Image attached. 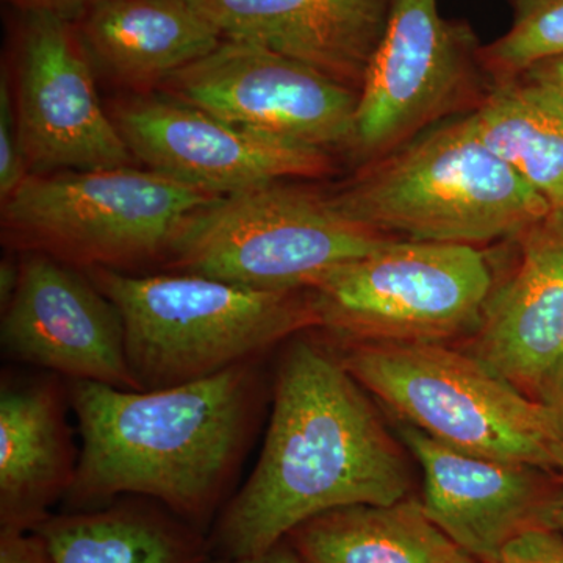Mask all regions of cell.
<instances>
[{
    "label": "cell",
    "instance_id": "cell-29",
    "mask_svg": "<svg viewBox=\"0 0 563 563\" xmlns=\"http://www.w3.org/2000/svg\"><path fill=\"white\" fill-rule=\"evenodd\" d=\"M211 563H303L299 554L292 550L287 539L274 544L261 554L250 555V558L232 559V561H213Z\"/></svg>",
    "mask_w": 563,
    "mask_h": 563
},
{
    "label": "cell",
    "instance_id": "cell-26",
    "mask_svg": "<svg viewBox=\"0 0 563 563\" xmlns=\"http://www.w3.org/2000/svg\"><path fill=\"white\" fill-rule=\"evenodd\" d=\"M22 14H47L58 20L70 22L80 21L88 11L103 0H5Z\"/></svg>",
    "mask_w": 563,
    "mask_h": 563
},
{
    "label": "cell",
    "instance_id": "cell-17",
    "mask_svg": "<svg viewBox=\"0 0 563 563\" xmlns=\"http://www.w3.org/2000/svg\"><path fill=\"white\" fill-rule=\"evenodd\" d=\"M69 385L57 374L0 387V529L35 531L65 499L79 466L68 422Z\"/></svg>",
    "mask_w": 563,
    "mask_h": 563
},
{
    "label": "cell",
    "instance_id": "cell-7",
    "mask_svg": "<svg viewBox=\"0 0 563 563\" xmlns=\"http://www.w3.org/2000/svg\"><path fill=\"white\" fill-rule=\"evenodd\" d=\"M388 240L344 217L329 196L282 180L203 207L163 261L252 290L302 291Z\"/></svg>",
    "mask_w": 563,
    "mask_h": 563
},
{
    "label": "cell",
    "instance_id": "cell-3",
    "mask_svg": "<svg viewBox=\"0 0 563 563\" xmlns=\"http://www.w3.org/2000/svg\"><path fill=\"white\" fill-rule=\"evenodd\" d=\"M329 198L344 217L385 236L473 246L517 240L553 213L484 143L473 113L366 162Z\"/></svg>",
    "mask_w": 563,
    "mask_h": 563
},
{
    "label": "cell",
    "instance_id": "cell-8",
    "mask_svg": "<svg viewBox=\"0 0 563 563\" xmlns=\"http://www.w3.org/2000/svg\"><path fill=\"white\" fill-rule=\"evenodd\" d=\"M495 284L473 244L391 239L310 291L320 329L366 343H444L476 332Z\"/></svg>",
    "mask_w": 563,
    "mask_h": 563
},
{
    "label": "cell",
    "instance_id": "cell-6",
    "mask_svg": "<svg viewBox=\"0 0 563 563\" xmlns=\"http://www.w3.org/2000/svg\"><path fill=\"white\" fill-rule=\"evenodd\" d=\"M220 198L131 165L32 173L2 202V224L25 252L122 272L165 258L185 222Z\"/></svg>",
    "mask_w": 563,
    "mask_h": 563
},
{
    "label": "cell",
    "instance_id": "cell-9",
    "mask_svg": "<svg viewBox=\"0 0 563 563\" xmlns=\"http://www.w3.org/2000/svg\"><path fill=\"white\" fill-rule=\"evenodd\" d=\"M472 27L437 0H398L358 91L354 150L384 157L437 124L473 113L493 85Z\"/></svg>",
    "mask_w": 563,
    "mask_h": 563
},
{
    "label": "cell",
    "instance_id": "cell-21",
    "mask_svg": "<svg viewBox=\"0 0 563 563\" xmlns=\"http://www.w3.org/2000/svg\"><path fill=\"white\" fill-rule=\"evenodd\" d=\"M473 118L484 143L563 214V95L518 77L493 85Z\"/></svg>",
    "mask_w": 563,
    "mask_h": 563
},
{
    "label": "cell",
    "instance_id": "cell-13",
    "mask_svg": "<svg viewBox=\"0 0 563 563\" xmlns=\"http://www.w3.org/2000/svg\"><path fill=\"white\" fill-rule=\"evenodd\" d=\"M0 343L10 361L70 383L140 390L129 365L117 306L79 268L25 252L16 288L2 309Z\"/></svg>",
    "mask_w": 563,
    "mask_h": 563
},
{
    "label": "cell",
    "instance_id": "cell-27",
    "mask_svg": "<svg viewBox=\"0 0 563 563\" xmlns=\"http://www.w3.org/2000/svg\"><path fill=\"white\" fill-rule=\"evenodd\" d=\"M540 401L550 407L563 431V358L544 377L537 390Z\"/></svg>",
    "mask_w": 563,
    "mask_h": 563
},
{
    "label": "cell",
    "instance_id": "cell-28",
    "mask_svg": "<svg viewBox=\"0 0 563 563\" xmlns=\"http://www.w3.org/2000/svg\"><path fill=\"white\" fill-rule=\"evenodd\" d=\"M521 77L553 88L563 95V55L536 63Z\"/></svg>",
    "mask_w": 563,
    "mask_h": 563
},
{
    "label": "cell",
    "instance_id": "cell-30",
    "mask_svg": "<svg viewBox=\"0 0 563 563\" xmlns=\"http://www.w3.org/2000/svg\"><path fill=\"white\" fill-rule=\"evenodd\" d=\"M551 523H553V528L558 529L563 536V484L561 485V490H559L558 499H555Z\"/></svg>",
    "mask_w": 563,
    "mask_h": 563
},
{
    "label": "cell",
    "instance_id": "cell-5",
    "mask_svg": "<svg viewBox=\"0 0 563 563\" xmlns=\"http://www.w3.org/2000/svg\"><path fill=\"white\" fill-rule=\"evenodd\" d=\"M336 342L344 368L398 420L463 453L563 473L553 410L473 352L444 343Z\"/></svg>",
    "mask_w": 563,
    "mask_h": 563
},
{
    "label": "cell",
    "instance_id": "cell-20",
    "mask_svg": "<svg viewBox=\"0 0 563 563\" xmlns=\"http://www.w3.org/2000/svg\"><path fill=\"white\" fill-rule=\"evenodd\" d=\"M287 540L303 563H455L462 555L413 496L329 510L292 529Z\"/></svg>",
    "mask_w": 563,
    "mask_h": 563
},
{
    "label": "cell",
    "instance_id": "cell-2",
    "mask_svg": "<svg viewBox=\"0 0 563 563\" xmlns=\"http://www.w3.org/2000/svg\"><path fill=\"white\" fill-rule=\"evenodd\" d=\"M257 363L163 390L69 383L81 446L66 503L90 510L139 496L209 533L257 428Z\"/></svg>",
    "mask_w": 563,
    "mask_h": 563
},
{
    "label": "cell",
    "instance_id": "cell-22",
    "mask_svg": "<svg viewBox=\"0 0 563 563\" xmlns=\"http://www.w3.org/2000/svg\"><path fill=\"white\" fill-rule=\"evenodd\" d=\"M563 55V0H514V22L481 47L493 84L518 79L536 63Z\"/></svg>",
    "mask_w": 563,
    "mask_h": 563
},
{
    "label": "cell",
    "instance_id": "cell-31",
    "mask_svg": "<svg viewBox=\"0 0 563 563\" xmlns=\"http://www.w3.org/2000/svg\"><path fill=\"white\" fill-rule=\"evenodd\" d=\"M455 563H481V562H477L476 559L472 558V555L462 553L461 558H459V561Z\"/></svg>",
    "mask_w": 563,
    "mask_h": 563
},
{
    "label": "cell",
    "instance_id": "cell-11",
    "mask_svg": "<svg viewBox=\"0 0 563 563\" xmlns=\"http://www.w3.org/2000/svg\"><path fill=\"white\" fill-rule=\"evenodd\" d=\"M14 110L22 151L35 173L87 172L132 161L102 107L90 55L70 22L24 14Z\"/></svg>",
    "mask_w": 563,
    "mask_h": 563
},
{
    "label": "cell",
    "instance_id": "cell-24",
    "mask_svg": "<svg viewBox=\"0 0 563 563\" xmlns=\"http://www.w3.org/2000/svg\"><path fill=\"white\" fill-rule=\"evenodd\" d=\"M495 563H563V536L547 526L529 529L510 540Z\"/></svg>",
    "mask_w": 563,
    "mask_h": 563
},
{
    "label": "cell",
    "instance_id": "cell-10",
    "mask_svg": "<svg viewBox=\"0 0 563 563\" xmlns=\"http://www.w3.org/2000/svg\"><path fill=\"white\" fill-rule=\"evenodd\" d=\"M158 88L166 98L250 131L325 151L354 146L358 92L254 44L222 40Z\"/></svg>",
    "mask_w": 563,
    "mask_h": 563
},
{
    "label": "cell",
    "instance_id": "cell-18",
    "mask_svg": "<svg viewBox=\"0 0 563 563\" xmlns=\"http://www.w3.org/2000/svg\"><path fill=\"white\" fill-rule=\"evenodd\" d=\"M77 33L92 60L129 87H161L224 40L190 0H103Z\"/></svg>",
    "mask_w": 563,
    "mask_h": 563
},
{
    "label": "cell",
    "instance_id": "cell-15",
    "mask_svg": "<svg viewBox=\"0 0 563 563\" xmlns=\"http://www.w3.org/2000/svg\"><path fill=\"white\" fill-rule=\"evenodd\" d=\"M222 38L301 62L361 91L398 0H190Z\"/></svg>",
    "mask_w": 563,
    "mask_h": 563
},
{
    "label": "cell",
    "instance_id": "cell-19",
    "mask_svg": "<svg viewBox=\"0 0 563 563\" xmlns=\"http://www.w3.org/2000/svg\"><path fill=\"white\" fill-rule=\"evenodd\" d=\"M35 531L57 563L213 562L206 532L139 496L99 509L51 515Z\"/></svg>",
    "mask_w": 563,
    "mask_h": 563
},
{
    "label": "cell",
    "instance_id": "cell-12",
    "mask_svg": "<svg viewBox=\"0 0 563 563\" xmlns=\"http://www.w3.org/2000/svg\"><path fill=\"white\" fill-rule=\"evenodd\" d=\"M111 118L133 157L211 195L333 172L329 151L239 128L166 96L129 99Z\"/></svg>",
    "mask_w": 563,
    "mask_h": 563
},
{
    "label": "cell",
    "instance_id": "cell-4",
    "mask_svg": "<svg viewBox=\"0 0 563 563\" xmlns=\"http://www.w3.org/2000/svg\"><path fill=\"white\" fill-rule=\"evenodd\" d=\"M88 276L121 313L129 365L143 391L207 379L320 328L309 290H252L187 273L98 268Z\"/></svg>",
    "mask_w": 563,
    "mask_h": 563
},
{
    "label": "cell",
    "instance_id": "cell-14",
    "mask_svg": "<svg viewBox=\"0 0 563 563\" xmlns=\"http://www.w3.org/2000/svg\"><path fill=\"white\" fill-rule=\"evenodd\" d=\"M399 440L422 473L421 504L462 553L495 563L510 540L533 528H553L561 485L536 466L493 461L454 450L398 420Z\"/></svg>",
    "mask_w": 563,
    "mask_h": 563
},
{
    "label": "cell",
    "instance_id": "cell-1",
    "mask_svg": "<svg viewBox=\"0 0 563 563\" xmlns=\"http://www.w3.org/2000/svg\"><path fill=\"white\" fill-rule=\"evenodd\" d=\"M273 388L257 465L207 533L213 561L261 554L318 515L412 490L406 446L332 346L292 336Z\"/></svg>",
    "mask_w": 563,
    "mask_h": 563
},
{
    "label": "cell",
    "instance_id": "cell-25",
    "mask_svg": "<svg viewBox=\"0 0 563 563\" xmlns=\"http://www.w3.org/2000/svg\"><path fill=\"white\" fill-rule=\"evenodd\" d=\"M0 563H57L49 544L36 531L0 529Z\"/></svg>",
    "mask_w": 563,
    "mask_h": 563
},
{
    "label": "cell",
    "instance_id": "cell-23",
    "mask_svg": "<svg viewBox=\"0 0 563 563\" xmlns=\"http://www.w3.org/2000/svg\"><path fill=\"white\" fill-rule=\"evenodd\" d=\"M29 176L27 161L20 131H18L16 110L5 74L0 81V198L9 199L25 177Z\"/></svg>",
    "mask_w": 563,
    "mask_h": 563
},
{
    "label": "cell",
    "instance_id": "cell-16",
    "mask_svg": "<svg viewBox=\"0 0 563 563\" xmlns=\"http://www.w3.org/2000/svg\"><path fill=\"white\" fill-rule=\"evenodd\" d=\"M517 242V266L493 284L470 352L537 393L563 358V214L553 211Z\"/></svg>",
    "mask_w": 563,
    "mask_h": 563
}]
</instances>
